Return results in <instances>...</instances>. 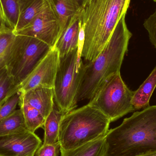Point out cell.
<instances>
[{
    "label": "cell",
    "mask_w": 156,
    "mask_h": 156,
    "mask_svg": "<svg viewBox=\"0 0 156 156\" xmlns=\"http://www.w3.org/2000/svg\"><path fill=\"white\" fill-rule=\"evenodd\" d=\"M51 48L37 38L15 35L6 66L17 86L24 80Z\"/></svg>",
    "instance_id": "cell-6"
},
{
    "label": "cell",
    "mask_w": 156,
    "mask_h": 156,
    "mask_svg": "<svg viewBox=\"0 0 156 156\" xmlns=\"http://www.w3.org/2000/svg\"><path fill=\"white\" fill-rule=\"evenodd\" d=\"M23 112L27 128L35 133L38 128L44 127L46 118L36 109L27 103L20 94L19 105Z\"/></svg>",
    "instance_id": "cell-18"
},
{
    "label": "cell",
    "mask_w": 156,
    "mask_h": 156,
    "mask_svg": "<svg viewBox=\"0 0 156 156\" xmlns=\"http://www.w3.org/2000/svg\"><path fill=\"white\" fill-rule=\"evenodd\" d=\"M20 93L23 100L39 111L45 118H47L53 110L55 104L53 88L38 86L25 92Z\"/></svg>",
    "instance_id": "cell-11"
},
{
    "label": "cell",
    "mask_w": 156,
    "mask_h": 156,
    "mask_svg": "<svg viewBox=\"0 0 156 156\" xmlns=\"http://www.w3.org/2000/svg\"><path fill=\"white\" fill-rule=\"evenodd\" d=\"M144 25L148 32L150 42L156 49V9L153 14L146 19Z\"/></svg>",
    "instance_id": "cell-24"
},
{
    "label": "cell",
    "mask_w": 156,
    "mask_h": 156,
    "mask_svg": "<svg viewBox=\"0 0 156 156\" xmlns=\"http://www.w3.org/2000/svg\"><path fill=\"white\" fill-rule=\"evenodd\" d=\"M59 18V37L71 17L80 11L77 0H52Z\"/></svg>",
    "instance_id": "cell-17"
},
{
    "label": "cell",
    "mask_w": 156,
    "mask_h": 156,
    "mask_svg": "<svg viewBox=\"0 0 156 156\" xmlns=\"http://www.w3.org/2000/svg\"><path fill=\"white\" fill-rule=\"evenodd\" d=\"M88 1L89 0H77L78 3L80 5L81 8H82Z\"/></svg>",
    "instance_id": "cell-25"
},
{
    "label": "cell",
    "mask_w": 156,
    "mask_h": 156,
    "mask_svg": "<svg viewBox=\"0 0 156 156\" xmlns=\"http://www.w3.org/2000/svg\"><path fill=\"white\" fill-rule=\"evenodd\" d=\"M105 137L70 149L60 148V156H106Z\"/></svg>",
    "instance_id": "cell-15"
},
{
    "label": "cell",
    "mask_w": 156,
    "mask_h": 156,
    "mask_svg": "<svg viewBox=\"0 0 156 156\" xmlns=\"http://www.w3.org/2000/svg\"><path fill=\"white\" fill-rule=\"evenodd\" d=\"M110 120L89 104L65 114L60 123V148L70 149L105 137Z\"/></svg>",
    "instance_id": "cell-4"
},
{
    "label": "cell",
    "mask_w": 156,
    "mask_h": 156,
    "mask_svg": "<svg viewBox=\"0 0 156 156\" xmlns=\"http://www.w3.org/2000/svg\"><path fill=\"white\" fill-rule=\"evenodd\" d=\"M5 25L3 23L2 20V16H1V13H0V28H2V27Z\"/></svg>",
    "instance_id": "cell-26"
},
{
    "label": "cell",
    "mask_w": 156,
    "mask_h": 156,
    "mask_svg": "<svg viewBox=\"0 0 156 156\" xmlns=\"http://www.w3.org/2000/svg\"><path fill=\"white\" fill-rule=\"evenodd\" d=\"M44 4V0H18V19L13 32L30 23L40 12Z\"/></svg>",
    "instance_id": "cell-13"
},
{
    "label": "cell",
    "mask_w": 156,
    "mask_h": 156,
    "mask_svg": "<svg viewBox=\"0 0 156 156\" xmlns=\"http://www.w3.org/2000/svg\"><path fill=\"white\" fill-rule=\"evenodd\" d=\"M125 16L124 14L121 17L107 44L94 60L86 64L81 60L77 102L91 100L109 78L120 72L132 36L126 26Z\"/></svg>",
    "instance_id": "cell-1"
},
{
    "label": "cell",
    "mask_w": 156,
    "mask_h": 156,
    "mask_svg": "<svg viewBox=\"0 0 156 156\" xmlns=\"http://www.w3.org/2000/svg\"><path fill=\"white\" fill-rule=\"evenodd\" d=\"M59 58L58 51L55 48H51L27 77L18 85L19 91L25 92L38 86L54 89Z\"/></svg>",
    "instance_id": "cell-9"
},
{
    "label": "cell",
    "mask_w": 156,
    "mask_h": 156,
    "mask_svg": "<svg viewBox=\"0 0 156 156\" xmlns=\"http://www.w3.org/2000/svg\"><path fill=\"white\" fill-rule=\"evenodd\" d=\"M134 93L119 72L102 84L88 104L101 111L112 122L136 111L132 103Z\"/></svg>",
    "instance_id": "cell-5"
},
{
    "label": "cell",
    "mask_w": 156,
    "mask_h": 156,
    "mask_svg": "<svg viewBox=\"0 0 156 156\" xmlns=\"http://www.w3.org/2000/svg\"><path fill=\"white\" fill-rule=\"evenodd\" d=\"M78 48L60 57L55 80L54 101L64 114L74 110L78 102L80 80V70L77 65Z\"/></svg>",
    "instance_id": "cell-7"
},
{
    "label": "cell",
    "mask_w": 156,
    "mask_h": 156,
    "mask_svg": "<svg viewBox=\"0 0 156 156\" xmlns=\"http://www.w3.org/2000/svg\"><path fill=\"white\" fill-rule=\"evenodd\" d=\"M106 156H142L156 153V105L135 112L105 136Z\"/></svg>",
    "instance_id": "cell-3"
},
{
    "label": "cell",
    "mask_w": 156,
    "mask_h": 156,
    "mask_svg": "<svg viewBox=\"0 0 156 156\" xmlns=\"http://www.w3.org/2000/svg\"><path fill=\"white\" fill-rule=\"evenodd\" d=\"M153 1H154V2H156V0H153Z\"/></svg>",
    "instance_id": "cell-28"
},
{
    "label": "cell",
    "mask_w": 156,
    "mask_h": 156,
    "mask_svg": "<svg viewBox=\"0 0 156 156\" xmlns=\"http://www.w3.org/2000/svg\"><path fill=\"white\" fill-rule=\"evenodd\" d=\"M156 87V66L143 84L134 91L132 103L136 111L149 107V101Z\"/></svg>",
    "instance_id": "cell-14"
},
{
    "label": "cell",
    "mask_w": 156,
    "mask_h": 156,
    "mask_svg": "<svg viewBox=\"0 0 156 156\" xmlns=\"http://www.w3.org/2000/svg\"><path fill=\"white\" fill-rule=\"evenodd\" d=\"M80 11L71 17L54 48L58 51L60 57L78 48Z\"/></svg>",
    "instance_id": "cell-12"
},
{
    "label": "cell",
    "mask_w": 156,
    "mask_h": 156,
    "mask_svg": "<svg viewBox=\"0 0 156 156\" xmlns=\"http://www.w3.org/2000/svg\"><path fill=\"white\" fill-rule=\"evenodd\" d=\"M142 156H156V153H154V154H150Z\"/></svg>",
    "instance_id": "cell-27"
},
{
    "label": "cell",
    "mask_w": 156,
    "mask_h": 156,
    "mask_svg": "<svg viewBox=\"0 0 156 156\" xmlns=\"http://www.w3.org/2000/svg\"><path fill=\"white\" fill-rule=\"evenodd\" d=\"M18 91V86L5 66L0 69V106Z\"/></svg>",
    "instance_id": "cell-21"
},
{
    "label": "cell",
    "mask_w": 156,
    "mask_h": 156,
    "mask_svg": "<svg viewBox=\"0 0 156 156\" xmlns=\"http://www.w3.org/2000/svg\"><path fill=\"white\" fill-rule=\"evenodd\" d=\"M60 152L59 142L51 144H42L36 152L34 156H58Z\"/></svg>",
    "instance_id": "cell-23"
},
{
    "label": "cell",
    "mask_w": 156,
    "mask_h": 156,
    "mask_svg": "<svg viewBox=\"0 0 156 156\" xmlns=\"http://www.w3.org/2000/svg\"><path fill=\"white\" fill-rule=\"evenodd\" d=\"M20 94L21 93L18 90L0 106V122L16 110V107L19 105Z\"/></svg>",
    "instance_id": "cell-22"
},
{
    "label": "cell",
    "mask_w": 156,
    "mask_h": 156,
    "mask_svg": "<svg viewBox=\"0 0 156 156\" xmlns=\"http://www.w3.org/2000/svg\"><path fill=\"white\" fill-rule=\"evenodd\" d=\"M131 0H89L81 9L84 40L81 58L94 60L105 47Z\"/></svg>",
    "instance_id": "cell-2"
},
{
    "label": "cell",
    "mask_w": 156,
    "mask_h": 156,
    "mask_svg": "<svg viewBox=\"0 0 156 156\" xmlns=\"http://www.w3.org/2000/svg\"><path fill=\"white\" fill-rule=\"evenodd\" d=\"M64 115L55 102L53 110L46 118L44 124V136L43 144H51L58 142L60 121Z\"/></svg>",
    "instance_id": "cell-16"
},
{
    "label": "cell",
    "mask_w": 156,
    "mask_h": 156,
    "mask_svg": "<svg viewBox=\"0 0 156 156\" xmlns=\"http://www.w3.org/2000/svg\"><path fill=\"white\" fill-rule=\"evenodd\" d=\"M27 129L23 112L19 108L0 122V136Z\"/></svg>",
    "instance_id": "cell-19"
},
{
    "label": "cell",
    "mask_w": 156,
    "mask_h": 156,
    "mask_svg": "<svg viewBox=\"0 0 156 156\" xmlns=\"http://www.w3.org/2000/svg\"><path fill=\"white\" fill-rule=\"evenodd\" d=\"M42 144L28 129L0 136V156H34Z\"/></svg>",
    "instance_id": "cell-10"
},
{
    "label": "cell",
    "mask_w": 156,
    "mask_h": 156,
    "mask_svg": "<svg viewBox=\"0 0 156 156\" xmlns=\"http://www.w3.org/2000/svg\"><path fill=\"white\" fill-rule=\"evenodd\" d=\"M0 13L5 25L14 31L18 19V0H0Z\"/></svg>",
    "instance_id": "cell-20"
},
{
    "label": "cell",
    "mask_w": 156,
    "mask_h": 156,
    "mask_svg": "<svg viewBox=\"0 0 156 156\" xmlns=\"http://www.w3.org/2000/svg\"><path fill=\"white\" fill-rule=\"evenodd\" d=\"M15 35L27 36L37 38L55 48L59 38V18L52 0H44L42 10L27 26L16 32Z\"/></svg>",
    "instance_id": "cell-8"
}]
</instances>
